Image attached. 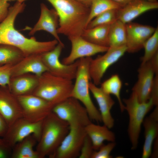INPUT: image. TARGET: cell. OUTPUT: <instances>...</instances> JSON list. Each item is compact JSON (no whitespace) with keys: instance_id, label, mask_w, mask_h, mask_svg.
Listing matches in <instances>:
<instances>
[{"instance_id":"obj_1","label":"cell","mask_w":158,"mask_h":158,"mask_svg":"<svg viewBox=\"0 0 158 158\" xmlns=\"http://www.w3.org/2000/svg\"><path fill=\"white\" fill-rule=\"evenodd\" d=\"M24 2L16 1L9 7L6 17L0 23V44L11 45L20 49L25 57L35 54H41L53 49L58 43L56 39L40 42L34 37H26L16 30L14 23L18 15L24 11Z\"/></svg>"},{"instance_id":"obj_2","label":"cell","mask_w":158,"mask_h":158,"mask_svg":"<svg viewBox=\"0 0 158 158\" xmlns=\"http://www.w3.org/2000/svg\"><path fill=\"white\" fill-rule=\"evenodd\" d=\"M59 17L58 33L68 38L81 36L86 29L90 9L75 0H47Z\"/></svg>"},{"instance_id":"obj_3","label":"cell","mask_w":158,"mask_h":158,"mask_svg":"<svg viewBox=\"0 0 158 158\" xmlns=\"http://www.w3.org/2000/svg\"><path fill=\"white\" fill-rule=\"evenodd\" d=\"M70 129L67 122L51 112L43 121L41 135L36 150L40 158L51 155L60 145Z\"/></svg>"},{"instance_id":"obj_4","label":"cell","mask_w":158,"mask_h":158,"mask_svg":"<svg viewBox=\"0 0 158 158\" xmlns=\"http://www.w3.org/2000/svg\"><path fill=\"white\" fill-rule=\"evenodd\" d=\"M91 59V57H85L79 59L75 82L70 97L75 98L82 104L91 120L99 123L102 122L101 116L93 104L90 93L89 84L91 79L89 66Z\"/></svg>"},{"instance_id":"obj_5","label":"cell","mask_w":158,"mask_h":158,"mask_svg":"<svg viewBox=\"0 0 158 158\" xmlns=\"http://www.w3.org/2000/svg\"><path fill=\"white\" fill-rule=\"evenodd\" d=\"M73 85L72 80L46 71L39 77L38 84L32 94L54 106L70 97Z\"/></svg>"},{"instance_id":"obj_6","label":"cell","mask_w":158,"mask_h":158,"mask_svg":"<svg viewBox=\"0 0 158 158\" xmlns=\"http://www.w3.org/2000/svg\"><path fill=\"white\" fill-rule=\"evenodd\" d=\"M122 102L129 116L128 133L131 149L135 150L138 145L141 125L145 116L154 104L151 98L146 102H140L136 94L133 92L128 98L123 99Z\"/></svg>"},{"instance_id":"obj_7","label":"cell","mask_w":158,"mask_h":158,"mask_svg":"<svg viewBox=\"0 0 158 158\" xmlns=\"http://www.w3.org/2000/svg\"><path fill=\"white\" fill-rule=\"evenodd\" d=\"M52 111L70 127H85L91 122L85 107L77 99L69 97L54 105Z\"/></svg>"},{"instance_id":"obj_8","label":"cell","mask_w":158,"mask_h":158,"mask_svg":"<svg viewBox=\"0 0 158 158\" xmlns=\"http://www.w3.org/2000/svg\"><path fill=\"white\" fill-rule=\"evenodd\" d=\"M64 46L62 42H59L52 50L41 54V59L47 71L50 73L56 76L72 80L75 78L79 60L69 65L61 62L59 57Z\"/></svg>"},{"instance_id":"obj_9","label":"cell","mask_w":158,"mask_h":158,"mask_svg":"<svg viewBox=\"0 0 158 158\" xmlns=\"http://www.w3.org/2000/svg\"><path fill=\"white\" fill-rule=\"evenodd\" d=\"M16 96L21 107L23 117L32 122L43 121L52 112L54 106L33 94Z\"/></svg>"},{"instance_id":"obj_10","label":"cell","mask_w":158,"mask_h":158,"mask_svg":"<svg viewBox=\"0 0 158 158\" xmlns=\"http://www.w3.org/2000/svg\"><path fill=\"white\" fill-rule=\"evenodd\" d=\"M69 131L50 158H75L79 157L84 140L87 135L85 127L71 126Z\"/></svg>"},{"instance_id":"obj_11","label":"cell","mask_w":158,"mask_h":158,"mask_svg":"<svg viewBox=\"0 0 158 158\" xmlns=\"http://www.w3.org/2000/svg\"><path fill=\"white\" fill-rule=\"evenodd\" d=\"M43 121L33 122L21 117L8 127L3 138L12 148L16 143L31 135L38 142L41 135Z\"/></svg>"},{"instance_id":"obj_12","label":"cell","mask_w":158,"mask_h":158,"mask_svg":"<svg viewBox=\"0 0 158 158\" xmlns=\"http://www.w3.org/2000/svg\"><path fill=\"white\" fill-rule=\"evenodd\" d=\"M127 52L126 46L116 47H109L105 53L92 58L89 66L91 79L96 85L101 83L102 79L108 69L116 62Z\"/></svg>"},{"instance_id":"obj_13","label":"cell","mask_w":158,"mask_h":158,"mask_svg":"<svg viewBox=\"0 0 158 158\" xmlns=\"http://www.w3.org/2000/svg\"><path fill=\"white\" fill-rule=\"evenodd\" d=\"M71 45L69 54L63 58L61 62L69 65L77 60L85 57H91L97 54L106 52L109 47L95 44L84 39L81 36L71 37L68 38Z\"/></svg>"},{"instance_id":"obj_14","label":"cell","mask_w":158,"mask_h":158,"mask_svg":"<svg viewBox=\"0 0 158 158\" xmlns=\"http://www.w3.org/2000/svg\"><path fill=\"white\" fill-rule=\"evenodd\" d=\"M127 52H136L143 48L146 41L153 34L156 28L131 22L126 24Z\"/></svg>"},{"instance_id":"obj_15","label":"cell","mask_w":158,"mask_h":158,"mask_svg":"<svg viewBox=\"0 0 158 158\" xmlns=\"http://www.w3.org/2000/svg\"><path fill=\"white\" fill-rule=\"evenodd\" d=\"M0 114L8 127L23 117L22 111L17 96L8 86H0Z\"/></svg>"},{"instance_id":"obj_16","label":"cell","mask_w":158,"mask_h":158,"mask_svg":"<svg viewBox=\"0 0 158 158\" xmlns=\"http://www.w3.org/2000/svg\"><path fill=\"white\" fill-rule=\"evenodd\" d=\"M138 72V80L132 92L136 94L139 102H145L150 98L155 74L149 61L141 64Z\"/></svg>"},{"instance_id":"obj_17","label":"cell","mask_w":158,"mask_h":158,"mask_svg":"<svg viewBox=\"0 0 158 158\" xmlns=\"http://www.w3.org/2000/svg\"><path fill=\"white\" fill-rule=\"evenodd\" d=\"M40 18L29 33L30 35H34L40 30H44L51 34L59 42H62L58 35L57 29L59 20L57 13L54 9H49L44 4L40 5Z\"/></svg>"},{"instance_id":"obj_18","label":"cell","mask_w":158,"mask_h":158,"mask_svg":"<svg viewBox=\"0 0 158 158\" xmlns=\"http://www.w3.org/2000/svg\"><path fill=\"white\" fill-rule=\"evenodd\" d=\"M90 91L96 100L99 106L102 122L109 129L114 125V119L111 113V110L115 102L110 95L104 92L101 87H98L92 82L89 84Z\"/></svg>"},{"instance_id":"obj_19","label":"cell","mask_w":158,"mask_h":158,"mask_svg":"<svg viewBox=\"0 0 158 158\" xmlns=\"http://www.w3.org/2000/svg\"><path fill=\"white\" fill-rule=\"evenodd\" d=\"M158 8V2L134 0L118 10V18L123 23L131 22L143 13Z\"/></svg>"},{"instance_id":"obj_20","label":"cell","mask_w":158,"mask_h":158,"mask_svg":"<svg viewBox=\"0 0 158 158\" xmlns=\"http://www.w3.org/2000/svg\"><path fill=\"white\" fill-rule=\"evenodd\" d=\"M47 71L41 59V54H35L25 57L19 62L13 65L11 77L31 73L38 77Z\"/></svg>"},{"instance_id":"obj_21","label":"cell","mask_w":158,"mask_h":158,"mask_svg":"<svg viewBox=\"0 0 158 158\" xmlns=\"http://www.w3.org/2000/svg\"><path fill=\"white\" fill-rule=\"evenodd\" d=\"M144 128L145 141L142 158H148L151 154L152 145L158 134V107L151 114L145 118L142 123Z\"/></svg>"},{"instance_id":"obj_22","label":"cell","mask_w":158,"mask_h":158,"mask_svg":"<svg viewBox=\"0 0 158 158\" xmlns=\"http://www.w3.org/2000/svg\"><path fill=\"white\" fill-rule=\"evenodd\" d=\"M39 77L28 73L11 77L8 85L10 91L16 96L32 94L38 83Z\"/></svg>"},{"instance_id":"obj_23","label":"cell","mask_w":158,"mask_h":158,"mask_svg":"<svg viewBox=\"0 0 158 158\" xmlns=\"http://www.w3.org/2000/svg\"><path fill=\"white\" fill-rule=\"evenodd\" d=\"M87 135L90 138L94 150L97 151L107 141L115 142L114 133L106 126L96 125L92 122L85 127Z\"/></svg>"},{"instance_id":"obj_24","label":"cell","mask_w":158,"mask_h":158,"mask_svg":"<svg viewBox=\"0 0 158 158\" xmlns=\"http://www.w3.org/2000/svg\"><path fill=\"white\" fill-rule=\"evenodd\" d=\"M37 141L32 135L26 137L13 147L11 158H40L33 149Z\"/></svg>"},{"instance_id":"obj_25","label":"cell","mask_w":158,"mask_h":158,"mask_svg":"<svg viewBox=\"0 0 158 158\" xmlns=\"http://www.w3.org/2000/svg\"><path fill=\"white\" fill-rule=\"evenodd\" d=\"M110 25L96 26L86 28L81 36L86 40L100 46L109 47L108 35Z\"/></svg>"},{"instance_id":"obj_26","label":"cell","mask_w":158,"mask_h":158,"mask_svg":"<svg viewBox=\"0 0 158 158\" xmlns=\"http://www.w3.org/2000/svg\"><path fill=\"white\" fill-rule=\"evenodd\" d=\"M126 39L125 24L118 20L110 25L108 35L109 47L126 46Z\"/></svg>"},{"instance_id":"obj_27","label":"cell","mask_w":158,"mask_h":158,"mask_svg":"<svg viewBox=\"0 0 158 158\" xmlns=\"http://www.w3.org/2000/svg\"><path fill=\"white\" fill-rule=\"evenodd\" d=\"M25 56L22 51L15 46L0 44V66L13 65L21 60Z\"/></svg>"},{"instance_id":"obj_28","label":"cell","mask_w":158,"mask_h":158,"mask_svg":"<svg viewBox=\"0 0 158 158\" xmlns=\"http://www.w3.org/2000/svg\"><path fill=\"white\" fill-rule=\"evenodd\" d=\"M101 84V88L105 93L114 95L118 100L121 112L125 110V106L121 99L120 92L122 86L121 79L117 74L112 75Z\"/></svg>"},{"instance_id":"obj_29","label":"cell","mask_w":158,"mask_h":158,"mask_svg":"<svg viewBox=\"0 0 158 158\" xmlns=\"http://www.w3.org/2000/svg\"><path fill=\"white\" fill-rule=\"evenodd\" d=\"M121 7L112 0H92L87 25L92 20L100 14L109 10L119 9Z\"/></svg>"},{"instance_id":"obj_30","label":"cell","mask_w":158,"mask_h":158,"mask_svg":"<svg viewBox=\"0 0 158 158\" xmlns=\"http://www.w3.org/2000/svg\"><path fill=\"white\" fill-rule=\"evenodd\" d=\"M118 10H110L100 14L88 23L86 28L100 25H110L118 20Z\"/></svg>"},{"instance_id":"obj_31","label":"cell","mask_w":158,"mask_h":158,"mask_svg":"<svg viewBox=\"0 0 158 158\" xmlns=\"http://www.w3.org/2000/svg\"><path fill=\"white\" fill-rule=\"evenodd\" d=\"M143 48L144 49V54L141 58V64L149 61L158 52V27L153 34L145 42Z\"/></svg>"},{"instance_id":"obj_32","label":"cell","mask_w":158,"mask_h":158,"mask_svg":"<svg viewBox=\"0 0 158 158\" xmlns=\"http://www.w3.org/2000/svg\"><path fill=\"white\" fill-rule=\"evenodd\" d=\"M115 142H111L108 144H104L97 151H94L91 158H111L110 153L115 147Z\"/></svg>"},{"instance_id":"obj_33","label":"cell","mask_w":158,"mask_h":158,"mask_svg":"<svg viewBox=\"0 0 158 158\" xmlns=\"http://www.w3.org/2000/svg\"><path fill=\"white\" fill-rule=\"evenodd\" d=\"M13 66L11 64L0 66V86L8 85L11 77V70Z\"/></svg>"},{"instance_id":"obj_34","label":"cell","mask_w":158,"mask_h":158,"mask_svg":"<svg viewBox=\"0 0 158 158\" xmlns=\"http://www.w3.org/2000/svg\"><path fill=\"white\" fill-rule=\"evenodd\" d=\"M94 151L92 141L87 135L83 144L78 157L91 158Z\"/></svg>"},{"instance_id":"obj_35","label":"cell","mask_w":158,"mask_h":158,"mask_svg":"<svg viewBox=\"0 0 158 158\" xmlns=\"http://www.w3.org/2000/svg\"><path fill=\"white\" fill-rule=\"evenodd\" d=\"M12 148L3 138H0V158H11Z\"/></svg>"},{"instance_id":"obj_36","label":"cell","mask_w":158,"mask_h":158,"mask_svg":"<svg viewBox=\"0 0 158 158\" xmlns=\"http://www.w3.org/2000/svg\"><path fill=\"white\" fill-rule=\"evenodd\" d=\"M150 98L152 99L154 106H157L158 105V74H155L154 77Z\"/></svg>"},{"instance_id":"obj_37","label":"cell","mask_w":158,"mask_h":158,"mask_svg":"<svg viewBox=\"0 0 158 158\" xmlns=\"http://www.w3.org/2000/svg\"><path fill=\"white\" fill-rule=\"evenodd\" d=\"M9 4L5 0H0V23L7 16Z\"/></svg>"},{"instance_id":"obj_38","label":"cell","mask_w":158,"mask_h":158,"mask_svg":"<svg viewBox=\"0 0 158 158\" xmlns=\"http://www.w3.org/2000/svg\"><path fill=\"white\" fill-rule=\"evenodd\" d=\"M8 128L6 121L0 114V137H3L4 136Z\"/></svg>"},{"instance_id":"obj_39","label":"cell","mask_w":158,"mask_h":158,"mask_svg":"<svg viewBox=\"0 0 158 158\" xmlns=\"http://www.w3.org/2000/svg\"><path fill=\"white\" fill-rule=\"evenodd\" d=\"M154 70L155 74H158V52L149 61Z\"/></svg>"},{"instance_id":"obj_40","label":"cell","mask_w":158,"mask_h":158,"mask_svg":"<svg viewBox=\"0 0 158 158\" xmlns=\"http://www.w3.org/2000/svg\"><path fill=\"white\" fill-rule=\"evenodd\" d=\"M120 6L121 7L127 5L134 0H112Z\"/></svg>"},{"instance_id":"obj_41","label":"cell","mask_w":158,"mask_h":158,"mask_svg":"<svg viewBox=\"0 0 158 158\" xmlns=\"http://www.w3.org/2000/svg\"><path fill=\"white\" fill-rule=\"evenodd\" d=\"M158 138H156L155 140L153 151L151 155L152 157L157 158L158 157Z\"/></svg>"},{"instance_id":"obj_42","label":"cell","mask_w":158,"mask_h":158,"mask_svg":"<svg viewBox=\"0 0 158 158\" xmlns=\"http://www.w3.org/2000/svg\"><path fill=\"white\" fill-rule=\"evenodd\" d=\"M82 5L90 8L92 0H75Z\"/></svg>"},{"instance_id":"obj_43","label":"cell","mask_w":158,"mask_h":158,"mask_svg":"<svg viewBox=\"0 0 158 158\" xmlns=\"http://www.w3.org/2000/svg\"><path fill=\"white\" fill-rule=\"evenodd\" d=\"M6 1H18L20 2H24V1L27 0H5Z\"/></svg>"},{"instance_id":"obj_44","label":"cell","mask_w":158,"mask_h":158,"mask_svg":"<svg viewBox=\"0 0 158 158\" xmlns=\"http://www.w3.org/2000/svg\"><path fill=\"white\" fill-rule=\"evenodd\" d=\"M149 1L152 2H158L157 0H147Z\"/></svg>"}]
</instances>
